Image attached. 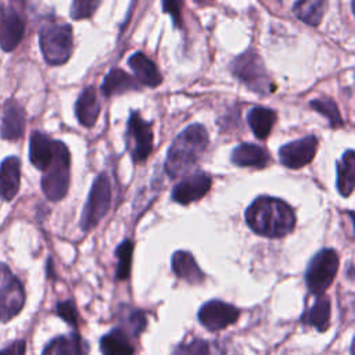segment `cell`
Wrapping results in <instances>:
<instances>
[{
    "label": "cell",
    "mask_w": 355,
    "mask_h": 355,
    "mask_svg": "<svg viewBox=\"0 0 355 355\" xmlns=\"http://www.w3.org/2000/svg\"><path fill=\"white\" fill-rule=\"evenodd\" d=\"M245 222L252 232L265 237H283L295 226V214L283 200L262 196L245 211Z\"/></svg>",
    "instance_id": "6da1fadb"
},
{
    "label": "cell",
    "mask_w": 355,
    "mask_h": 355,
    "mask_svg": "<svg viewBox=\"0 0 355 355\" xmlns=\"http://www.w3.org/2000/svg\"><path fill=\"white\" fill-rule=\"evenodd\" d=\"M209 143L207 129L201 123L189 125L172 141L165 158V172L175 179L198 164Z\"/></svg>",
    "instance_id": "7a4b0ae2"
},
{
    "label": "cell",
    "mask_w": 355,
    "mask_h": 355,
    "mask_svg": "<svg viewBox=\"0 0 355 355\" xmlns=\"http://www.w3.org/2000/svg\"><path fill=\"white\" fill-rule=\"evenodd\" d=\"M40 50L50 65L67 62L73 50L72 28L68 24L44 22L39 32Z\"/></svg>",
    "instance_id": "3957f363"
},
{
    "label": "cell",
    "mask_w": 355,
    "mask_h": 355,
    "mask_svg": "<svg viewBox=\"0 0 355 355\" xmlns=\"http://www.w3.org/2000/svg\"><path fill=\"white\" fill-rule=\"evenodd\" d=\"M230 71L248 89L258 94H268L275 90V85L272 83L259 54L252 49L237 55L230 64Z\"/></svg>",
    "instance_id": "277c9868"
},
{
    "label": "cell",
    "mask_w": 355,
    "mask_h": 355,
    "mask_svg": "<svg viewBox=\"0 0 355 355\" xmlns=\"http://www.w3.org/2000/svg\"><path fill=\"white\" fill-rule=\"evenodd\" d=\"M71 155L62 141H55L54 158L42 178V190L50 201H60L67 196L69 186Z\"/></svg>",
    "instance_id": "5b68a950"
},
{
    "label": "cell",
    "mask_w": 355,
    "mask_h": 355,
    "mask_svg": "<svg viewBox=\"0 0 355 355\" xmlns=\"http://www.w3.org/2000/svg\"><path fill=\"white\" fill-rule=\"evenodd\" d=\"M338 263V255L333 248H323L312 257L305 272V283L311 294L323 295L337 275Z\"/></svg>",
    "instance_id": "8992f818"
},
{
    "label": "cell",
    "mask_w": 355,
    "mask_h": 355,
    "mask_svg": "<svg viewBox=\"0 0 355 355\" xmlns=\"http://www.w3.org/2000/svg\"><path fill=\"white\" fill-rule=\"evenodd\" d=\"M111 207V184L105 173H100L90 189L87 201L80 215V227L87 232L93 229Z\"/></svg>",
    "instance_id": "52a82bcc"
},
{
    "label": "cell",
    "mask_w": 355,
    "mask_h": 355,
    "mask_svg": "<svg viewBox=\"0 0 355 355\" xmlns=\"http://www.w3.org/2000/svg\"><path fill=\"white\" fill-rule=\"evenodd\" d=\"M151 126V122L144 121L139 112L133 111L130 114L126 130V148L135 162L146 161L153 150L154 135Z\"/></svg>",
    "instance_id": "ba28073f"
},
{
    "label": "cell",
    "mask_w": 355,
    "mask_h": 355,
    "mask_svg": "<svg viewBox=\"0 0 355 355\" xmlns=\"http://www.w3.org/2000/svg\"><path fill=\"white\" fill-rule=\"evenodd\" d=\"M25 291L11 270L0 263V322L10 320L24 306Z\"/></svg>",
    "instance_id": "9c48e42d"
},
{
    "label": "cell",
    "mask_w": 355,
    "mask_h": 355,
    "mask_svg": "<svg viewBox=\"0 0 355 355\" xmlns=\"http://www.w3.org/2000/svg\"><path fill=\"white\" fill-rule=\"evenodd\" d=\"M240 316V311L220 300H211L205 302L198 311L200 323L211 331L223 330L233 324Z\"/></svg>",
    "instance_id": "30bf717a"
},
{
    "label": "cell",
    "mask_w": 355,
    "mask_h": 355,
    "mask_svg": "<svg viewBox=\"0 0 355 355\" xmlns=\"http://www.w3.org/2000/svg\"><path fill=\"white\" fill-rule=\"evenodd\" d=\"M318 150V139L313 135L290 141L280 147V162L291 169H300L312 162Z\"/></svg>",
    "instance_id": "8fae6325"
},
{
    "label": "cell",
    "mask_w": 355,
    "mask_h": 355,
    "mask_svg": "<svg viewBox=\"0 0 355 355\" xmlns=\"http://www.w3.org/2000/svg\"><path fill=\"white\" fill-rule=\"evenodd\" d=\"M211 176L205 172H194L184 176L172 190V200L178 204L187 205L202 198L211 189Z\"/></svg>",
    "instance_id": "7c38bea8"
},
{
    "label": "cell",
    "mask_w": 355,
    "mask_h": 355,
    "mask_svg": "<svg viewBox=\"0 0 355 355\" xmlns=\"http://www.w3.org/2000/svg\"><path fill=\"white\" fill-rule=\"evenodd\" d=\"M25 21L19 11L0 4V47L4 51L14 50L24 37Z\"/></svg>",
    "instance_id": "4fadbf2b"
},
{
    "label": "cell",
    "mask_w": 355,
    "mask_h": 355,
    "mask_svg": "<svg viewBox=\"0 0 355 355\" xmlns=\"http://www.w3.org/2000/svg\"><path fill=\"white\" fill-rule=\"evenodd\" d=\"M24 129H25V111L22 105L12 98L7 100L3 110L0 136L6 140H17L22 136Z\"/></svg>",
    "instance_id": "5bb4252c"
},
{
    "label": "cell",
    "mask_w": 355,
    "mask_h": 355,
    "mask_svg": "<svg viewBox=\"0 0 355 355\" xmlns=\"http://www.w3.org/2000/svg\"><path fill=\"white\" fill-rule=\"evenodd\" d=\"M21 184V162L18 157H7L0 164V200L11 201Z\"/></svg>",
    "instance_id": "9a60e30c"
},
{
    "label": "cell",
    "mask_w": 355,
    "mask_h": 355,
    "mask_svg": "<svg viewBox=\"0 0 355 355\" xmlns=\"http://www.w3.org/2000/svg\"><path fill=\"white\" fill-rule=\"evenodd\" d=\"M55 141L42 132H33L29 139V159L39 171H46L54 158Z\"/></svg>",
    "instance_id": "2e32d148"
},
{
    "label": "cell",
    "mask_w": 355,
    "mask_h": 355,
    "mask_svg": "<svg viewBox=\"0 0 355 355\" xmlns=\"http://www.w3.org/2000/svg\"><path fill=\"white\" fill-rule=\"evenodd\" d=\"M230 161L237 166H252V168H265L270 157L268 151L254 143H241L233 148Z\"/></svg>",
    "instance_id": "e0dca14e"
},
{
    "label": "cell",
    "mask_w": 355,
    "mask_h": 355,
    "mask_svg": "<svg viewBox=\"0 0 355 355\" xmlns=\"http://www.w3.org/2000/svg\"><path fill=\"white\" fill-rule=\"evenodd\" d=\"M129 67L135 73V79L141 85L155 87L162 82V76L157 68V65L144 54V53H135L128 60Z\"/></svg>",
    "instance_id": "ac0fdd59"
},
{
    "label": "cell",
    "mask_w": 355,
    "mask_h": 355,
    "mask_svg": "<svg viewBox=\"0 0 355 355\" xmlns=\"http://www.w3.org/2000/svg\"><path fill=\"white\" fill-rule=\"evenodd\" d=\"M172 270L178 277L190 284H200L205 279V275L200 269L194 257L187 251H176L172 255Z\"/></svg>",
    "instance_id": "d6986e66"
},
{
    "label": "cell",
    "mask_w": 355,
    "mask_h": 355,
    "mask_svg": "<svg viewBox=\"0 0 355 355\" xmlns=\"http://www.w3.org/2000/svg\"><path fill=\"white\" fill-rule=\"evenodd\" d=\"M75 114L80 125L90 128L96 123L100 114V103L94 87H85L75 104Z\"/></svg>",
    "instance_id": "ffe728a7"
},
{
    "label": "cell",
    "mask_w": 355,
    "mask_h": 355,
    "mask_svg": "<svg viewBox=\"0 0 355 355\" xmlns=\"http://www.w3.org/2000/svg\"><path fill=\"white\" fill-rule=\"evenodd\" d=\"M87 345L78 333L53 338L42 355H86Z\"/></svg>",
    "instance_id": "44dd1931"
},
{
    "label": "cell",
    "mask_w": 355,
    "mask_h": 355,
    "mask_svg": "<svg viewBox=\"0 0 355 355\" xmlns=\"http://www.w3.org/2000/svg\"><path fill=\"white\" fill-rule=\"evenodd\" d=\"M337 191L343 197H348L355 189V151L347 150L341 159L337 161Z\"/></svg>",
    "instance_id": "7402d4cb"
},
{
    "label": "cell",
    "mask_w": 355,
    "mask_h": 355,
    "mask_svg": "<svg viewBox=\"0 0 355 355\" xmlns=\"http://www.w3.org/2000/svg\"><path fill=\"white\" fill-rule=\"evenodd\" d=\"M330 313H331V305H330L329 297L318 295L313 305L302 313L301 322L304 324L315 327L319 331H324L330 326Z\"/></svg>",
    "instance_id": "603a6c76"
},
{
    "label": "cell",
    "mask_w": 355,
    "mask_h": 355,
    "mask_svg": "<svg viewBox=\"0 0 355 355\" xmlns=\"http://www.w3.org/2000/svg\"><path fill=\"white\" fill-rule=\"evenodd\" d=\"M139 89V82L132 78L129 73L119 68L111 69L101 85V92L104 96H115V94H122L129 90H137Z\"/></svg>",
    "instance_id": "cb8c5ba5"
},
{
    "label": "cell",
    "mask_w": 355,
    "mask_h": 355,
    "mask_svg": "<svg viewBox=\"0 0 355 355\" xmlns=\"http://www.w3.org/2000/svg\"><path fill=\"white\" fill-rule=\"evenodd\" d=\"M103 355H133L135 349L128 334L121 329H114L100 340Z\"/></svg>",
    "instance_id": "d4e9b609"
},
{
    "label": "cell",
    "mask_w": 355,
    "mask_h": 355,
    "mask_svg": "<svg viewBox=\"0 0 355 355\" xmlns=\"http://www.w3.org/2000/svg\"><path fill=\"white\" fill-rule=\"evenodd\" d=\"M248 125L258 139H266L276 122V112L266 107H254L248 112Z\"/></svg>",
    "instance_id": "484cf974"
},
{
    "label": "cell",
    "mask_w": 355,
    "mask_h": 355,
    "mask_svg": "<svg viewBox=\"0 0 355 355\" xmlns=\"http://www.w3.org/2000/svg\"><path fill=\"white\" fill-rule=\"evenodd\" d=\"M324 6L326 4L322 0H301L293 6V12L302 22L316 26L323 18Z\"/></svg>",
    "instance_id": "4316f807"
},
{
    "label": "cell",
    "mask_w": 355,
    "mask_h": 355,
    "mask_svg": "<svg viewBox=\"0 0 355 355\" xmlns=\"http://www.w3.org/2000/svg\"><path fill=\"white\" fill-rule=\"evenodd\" d=\"M119 320L122 323V329L125 333L128 331L130 336L137 337L144 330L147 324V319L143 311L135 309L130 306H121L119 309Z\"/></svg>",
    "instance_id": "83f0119b"
},
{
    "label": "cell",
    "mask_w": 355,
    "mask_h": 355,
    "mask_svg": "<svg viewBox=\"0 0 355 355\" xmlns=\"http://www.w3.org/2000/svg\"><path fill=\"white\" fill-rule=\"evenodd\" d=\"M309 107L327 118L331 128L343 126V118L340 115L338 107L331 98H315L309 103Z\"/></svg>",
    "instance_id": "f1b7e54d"
},
{
    "label": "cell",
    "mask_w": 355,
    "mask_h": 355,
    "mask_svg": "<svg viewBox=\"0 0 355 355\" xmlns=\"http://www.w3.org/2000/svg\"><path fill=\"white\" fill-rule=\"evenodd\" d=\"M118 258V268H116V279L125 280L130 275V265H132V254H133V243L130 240L122 241L116 251Z\"/></svg>",
    "instance_id": "f546056e"
},
{
    "label": "cell",
    "mask_w": 355,
    "mask_h": 355,
    "mask_svg": "<svg viewBox=\"0 0 355 355\" xmlns=\"http://www.w3.org/2000/svg\"><path fill=\"white\" fill-rule=\"evenodd\" d=\"M172 355H211V349L207 341L201 338H193L175 347Z\"/></svg>",
    "instance_id": "4dcf8cb0"
},
{
    "label": "cell",
    "mask_w": 355,
    "mask_h": 355,
    "mask_svg": "<svg viewBox=\"0 0 355 355\" xmlns=\"http://www.w3.org/2000/svg\"><path fill=\"white\" fill-rule=\"evenodd\" d=\"M100 6L97 0H75L71 6V17L73 19H83L93 15L96 8Z\"/></svg>",
    "instance_id": "1f68e13d"
},
{
    "label": "cell",
    "mask_w": 355,
    "mask_h": 355,
    "mask_svg": "<svg viewBox=\"0 0 355 355\" xmlns=\"http://www.w3.org/2000/svg\"><path fill=\"white\" fill-rule=\"evenodd\" d=\"M57 313L60 318H62L67 323L76 326L78 324V311L72 301H61L57 304Z\"/></svg>",
    "instance_id": "d6a6232c"
},
{
    "label": "cell",
    "mask_w": 355,
    "mask_h": 355,
    "mask_svg": "<svg viewBox=\"0 0 355 355\" xmlns=\"http://www.w3.org/2000/svg\"><path fill=\"white\" fill-rule=\"evenodd\" d=\"M165 12L172 15V19L175 22V26H182V18H180V3L178 1H164L162 3Z\"/></svg>",
    "instance_id": "836d02e7"
},
{
    "label": "cell",
    "mask_w": 355,
    "mask_h": 355,
    "mask_svg": "<svg viewBox=\"0 0 355 355\" xmlns=\"http://www.w3.org/2000/svg\"><path fill=\"white\" fill-rule=\"evenodd\" d=\"M25 341L15 340L0 351V355H25Z\"/></svg>",
    "instance_id": "e575fe53"
},
{
    "label": "cell",
    "mask_w": 355,
    "mask_h": 355,
    "mask_svg": "<svg viewBox=\"0 0 355 355\" xmlns=\"http://www.w3.org/2000/svg\"><path fill=\"white\" fill-rule=\"evenodd\" d=\"M218 355H239V352L236 348H232V347H229V344H225V345L219 347Z\"/></svg>",
    "instance_id": "d590c367"
},
{
    "label": "cell",
    "mask_w": 355,
    "mask_h": 355,
    "mask_svg": "<svg viewBox=\"0 0 355 355\" xmlns=\"http://www.w3.org/2000/svg\"><path fill=\"white\" fill-rule=\"evenodd\" d=\"M347 214L352 219V225H354V230H355V211H347Z\"/></svg>",
    "instance_id": "8d00e7d4"
},
{
    "label": "cell",
    "mask_w": 355,
    "mask_h": 355,
    "mask_svg": "<svg viewBox=\"0 0 355 355\" xmlns=\"http://www.w3.org/2000/svg\"><path fill=\"white\" fill-rule=\"evenodd\" d=\"M349 352H351V355H355V337H354V340H352V343H351Z\"/></svg>",
    "instance_id": "74e56055"
},
{
    "label": "cell",
    "mask_w": 355,
    "mask_h": 355,
    "mask_svg": "<svg viewBox=\"0 0 355 355\" xmlns=\"http://www.w3.org/2000/svg\"><path fill=\"white\" fill-rule=\"evenodd\" d=\"M351 7H352V12H354V15H355V0L351 1Z\"/></svg>",
    "instance_id": "f35d334b"
}]
</instances>
